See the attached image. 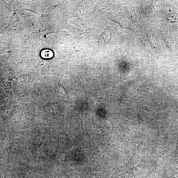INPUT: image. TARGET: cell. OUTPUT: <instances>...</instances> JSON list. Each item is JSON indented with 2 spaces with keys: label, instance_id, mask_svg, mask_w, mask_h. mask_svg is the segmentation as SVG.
Returning a JSON list of instances; mask_svg holds the SVG:
<instances>
[{
  "label": "cell",
  "instance_id": "obj_1",
  "mask_svg": "<svg viewBox=\"0 0 178 178\" xmlns=\"http://www.w3.org/2000/svg\"><path fill=\"white\" fill-rule=\"evenodd\" d=\"M110 37V32L108 30H105L100 36L99 41L101 43H106L108 41Z\"/></svg>",
  "mask_w": 178,
  "mask_h": 178
},
{
  "label": "cell",
  "instance_id": "obj_2",
  "mask_svg": "<svg viewBox=\"0 0 178 178\" xmlns=\"http://www.w3.org/2000/svg\"><path fill=\"white\" fill-rule=\"evenodd\" d=\"M41 55L43 58L48 59L53 57V52L49 50H44L42 52Z\"/></svg>",
  "mask_w": 178,
  "mask_h": 178
},
{
  "label": "cell",
  "instance_id": "obj_3",
  "mask_svg": "<svg viewBox=\"0 0 178 178\" xmlns=\"http://www.w3.org/2000/svg\"><path fill=\"white\" fill-rule=\"evenodd\" d=\"M170 20H171V21L173 22H176L178 20L177 17L176 16H171L170 18Z\"/></svg>",
  "mask_w": 178,
  "mask_h": 178
}]
</instances>
